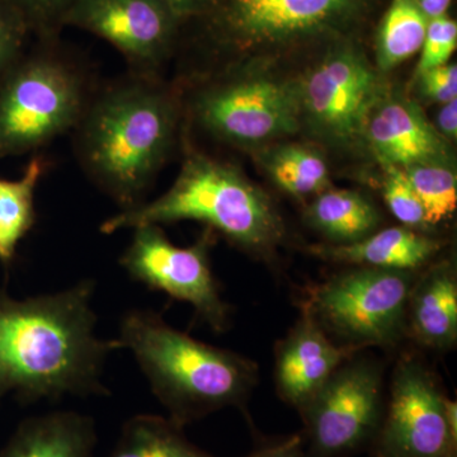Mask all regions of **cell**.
<instances>
[{
	"mask_svg": "<svg viewBox=\"0 0 457 457\" xmlns=\"http://www.w3.org/2000/svg\"><path fill=\"white\" fill-rule=\"evenodd\" d=\"M179 23L188 18L210 16L220 0H155Z\"/></svg>",
	"mask_w": 457,
	"mask_h": 457,
	"instance_id": "31",
	"label": "cell"
},
{
	"mask_svg": "<svg viewBox=\"0 0 457 457\" xmlns=\"http://www.w3.org/2000/svg\"><path fill=\"white\" fill-rule=\"evenodd\" d=\"M312 228L341 245H351L371 236L380 215L362 195L348 189H327L306 210Z\"/></svg>",
	"mask_w": 457,
	"mask_h": 457,
	"instance_id": "19",
	"label": "cell"
},
{
	"mask_svg": "<svg viewBox=\"0 0 457 457\" xmlns=\"http://www.w3.org/2000/svg\"><path fill=\"white\" fill-rule=\"evenodd\" d=\"M407 329L422 347L450 350L457 339V278L449 262L416 278L407 306Z\"/></svg>",
	"mask_w": 457,
	"mask_h": 457,
	"instance_id": "17",
	"label": "cell"
},
{
	"mask_svg": "<svg viewBox=\"0 0 457 457\" xmlns=\"http://www.w3.org/2000/svg\"><path fill=\"white\" fill-rule=\"evenodd\" d=\"M440 249L438 240L413 228L398 227L384 228L351 245L317 246L312 253L357 267L414 272Z\"/></svg>",
	"mask_w": 457,
	"mask_h": 457,
	"instance_id": "18",
	"label": "cell"
},
{
	"mask_svg": "<svg viewBox=\"0 0 457 457\" xmlns=\"http://www.w3.org/2000/svg\"><path fill=\"white\" fill-rule=\"evenodd\" d=\"M180 23L155 0H75L64 26L95 33L113 45L132 73L158 75Z\"/></svg>",
	"mask_w": 457,
	"mask_h": 457,
	"instance_id": "13",
	"label": "cell"
},
{
	"mask_svg": "<svg viewBox=\"0 0 457 457\" xmlns=\"http://www.w3.org/2000/svg\"><path fill=\"white\" fill-rule=\"evenodd\" d=\"M363 141L384 168L447 164L449 146L414 102L386 97L370 116Z\"/></svg>",
	"mask_w": 457,
	"mask_h": 457,
	"instance_id": "15",
	"label": "cell"
},
{
	"mask_svg": "<svg viewBox=\"0 0 457 457\" xmlns=\"http://www.w3.org/2000/svg\"><path fill=\"white\" fill-rule=\"evenodd\" d=\"M93 278L26 299L0 287V403H57L66 396H108L102 381L117 339L96 335Z\"/></svg>",
	"mask_w": 457,
	"mask_h": 457,
	"instance_id": "1",
	"label": "cell"
},
{
	"mask_svg": "<svg viewBox=\"0 0 457 457\" xmlns=\"http://www.w3.org/2000/svg\"><path fill=\"white\" fill-rule=\"evenodd\" d=\"M44 174V162L35 156L21 179H0V264H13L18 245L35 227V195Z\"/></svg>",
	"mask_w": 457,
	"mask_h": 457,
	"instance_id": "20",
	"label": "cell"
},
{
	"mask_svg": "<svg viewBox=\"0 0 457 457\" xmlns=\"http://www.w3.org/2000/svg\"><path fill=\"white\" fill-rule=\"evenodd\" d=\"M428 22L416 0H393L376 38L378 71H390L422 49Z\"/></svg>",
	"mask_w": 457,
	"mask_h": 457,
	"instance_id": "23",
	"label": "cell"
},
{
	"mask_svg": "<svg viewBox=\"0 0 457 457\" xmlns=\"http://www.w3.org/2000/svg\"><path fill=\"white\" fill-rule=\"evenodd\" d=\"M383 195L385 204L403 227L423 231L429 228L425 207L405 176L398 167L385 168Z\"/></svg>",
	"mask_w": 457,
	"mask_h": 457,
	"instance_id": "25",
	"label": "cell"
},
{
	"mask_svg": "<svg viewBox=\"0 0 457 457\" xmlns=\"http://www.w3.org/2000/svg\"><path fill=\"white\" fill-rule=\"evenodd\" d=\"M179 106L158 75L131 73L90 96L75 131L87 176L122 210L145 194L176 140Z\"/></svg>",
	"mask_w": 457,
	"mask_h": 457,
	"instance_id": "2",
	"label": "cell"
},
{
	"mask_svg": "<svg viewBox=\"0 0 457 457\" xmlns=\"http://www.w3.org/2000/svg\"><path fill=\"white\" fill-rule=\"evenodd\" d=\"M134 230L130 245L120 258L129 278L149 290L189 303L195 315L213 332L228 330L230 306L222 300L210 266L212 228L186 248L174 245L159 225H141Z\"/></svg>",
	"mask_w": 457,
	"mask_h": 457,
	"instance_id": "10",
	"label": "cell"
},
{
	"mask_svg": "<svg viewBox=\"0 0 457 457\" xmlns=\"http://www.w3.org/2000/svg\"><path fill=\"white\" fill-rule=\"evenodd\" d=\"M26 21L31 33L51 40L64 26L66 13L75 0H5Z\"/></svg>",
	"mask_w": 457,
	"mask_h": 457,
	"instance_id": "26",
	"label": "cell"
},
{
	"mask_svg": "<svg viewBox=\"0 0 457 457\" xmlns=\"http://www.w3.org/2000/svg\"><path fill=\"white\" fill-rule=\"evenodd\" d=\"M29 33L26 21L16 9L0 0V82L25 54Z\"/></svg>",
	"mask_w": 457,
	"mask_h": 457,
	"instance_id": "28",
	"label": "cell"
},
{
	"mask_svg": "<svg viewBox=\"0 0 457 457\" xmlns=\"http://www.w3.org/2000/svg\"><path fill=\"white\" fill-rule=\"evenodd\" d=\"M198 125L225 143L254 147L299 129L296 82L237 75L204 87L192 101Z\"/></svg>",
	"mask_w": 457,
	"mask_h": 457,
	"instance_id": "9",
	"label": "cell"
},
{
	"mask_svg": "<svg viewBox=\"0 0 457 457\" xmlns=\"http://www.w3.org/2000/svg\"><path fill=\"white\" fill-rule=\"evenodd\" d=\"M453 0H416L418 7L429 21L447 16Z\"/></svg>",
	"mask_w": 457,
	"mask_h": 457,
	"instance_id": "33",
	"label": "cell"
},
{
	"mask_svg": "<svg viewBox=\"0 0 457 457\" xmlns=\"http://www.w3.org/2000/svg\"><path fill=\"white\" fill-rule=\"evenodd\" d=\"M245 457H306L302 433L261 441Z\"/></svg>",
	"mask_w": 457,
	"mask_h": 457,
	"instance_id": "30",
	"label": "cell"
},
{
	"mask_svg": "<svg viewBox=\"0 0 457 457\" xmlns=\"http://www.w3.org/2000/svg\"><path fill=\"white\" fill-rule=\"evenodd\" d=\"M296 83L300 119L337 146L363 141L370 116L385 96L378 71L351 44L330 50Z\"/></svg>",
	"mask_w": 457,
	"mask_h": 457,
	"instance_id": "8",
	"label": "cell"
},
{
	"mask_svg": "<svg viewBox=\"0 0 457 457\" xmlns=\"http://www.w3.org/2000/svg\"><path fill=\"white\" fill-rule=\"evenodd\" d=\"M417 77L420 95L427 101L444 104L457 99L456 62H447L437 68L429 69Z\"/></svg>",
	"mask_w": 457,
	"mask_h": 457,
	"instance_id": "29",
	"label": "cell"
},
{
	"mask_svg": "<svg viewBox=\"0 0 457 457\" xmlns=\"http://www.w3.org/2000/svg\"><path fill=\"white\" fill-rule=\"evenodd\" d=\"M261 162L273 182L291 196L309 197L329 189L326 161L311 146H273L262 155Z\"/></svg>",
	"mask_w": 457,
	"mask_h": 457,
	"instance_id": "22",
	"label": "cell"
},
{
	"mask_svg": "<svg viewBox=\"0 0 457 457\" xmlns=\"http://www.w3.org/2000/svg\"><path fill=\"white\" fill-rule=\"evenodd\" d=\"M372 457H457V435L446 417L447 396L432 372L414 357L394 370Z\"/></svg>",
	"mask_w": 457,
	"mask_h": 457,
	"instance_id": "11",
	"label": "cell"
},
{
	"mask_svg": "<svg viewBox=\"0 0 457 457\" xmlns=\"http://www.w3.org/2000/svg\"><path fill=\"white\" fill-rule=\"evenodd\" d=\"M365 4L366 0H220L210 17L222 41L253 46L345 26Z\"/></svg>",
	"mask_w": 457,
	"mask_h": 457,
	"instance_id": "12",
	"label": "cell"
},
{
	"mask_svg": "<svg viewBox=\"0 0 457 457\" xmlns=\"http://www.w3.org/2000/svg\"><path fill=\"white\" fill-rule=\"evenodd\" d=\"M354 345H337L303 306L302 318L276 348V385L279 398L302 411L330 376L352 359Z\"/></svg>",
	"mask_w": 457,
	"mask_h": 457,
	"instance_id": "14",
	"label": "cell"
},
{
	"mask_svg": "<svg viewBox=\"0 0 457 457\" xmlns=\"http://www.w3.org/2000/svg\"><path fill=\"white\" fill-rule=\"evenodd\" d=\"M92 96L82 69L54 50L23 54L0 82V159L74 130Z\"/></svg>",
	"mask_w": 457,
	"mask_h": 457,
	"instance_id": "5",
	"label": "cell"
},
{
	"mask_svg": "<svg viewBox=\"0 0 457 457\" xmlns=\"http://www.w3.org/2000/svg\"><path fill=\"white\" fill-rule=\"evenodd\" d=\"M385 411L383 370L347 360L300 411L306 457H350L369 450Z\"/></svg>",
	"mask_w": 457,
	"mask_h": 457,
	"instance_id": "7",
	"label": "cell"
},
{
	"mask_svg": "<svg viewBox=\"0 0 457 457\" xmlns=\"http://www.w3.org/2000/svg\"><path fill=\"white\" fill-rule=\"evenodd\" d=\"M95 418L57 411L23 420L0 457H92L97 446Z\"/></svg>",
	"mask_w": 457,
	"mask_h": 457,
	"instance_id": "16",
	"label": "cell"
},
{
	"mask_svg": "<svg viewBox=\"0 0 457 457\" xmlns=\"http://www.w3.org/2000/svg\"><path fill=\"white\" fill-rule=\"evenodd\" d=\"M204 222L249 252L270 255L284 237V222L269 196L231 165L191 154L161 197L122 210L101 224L110 236L141 225Z\"/></svg>",
	"mask_w": 457,
	"mask_h": 457,
	"instance_id": "4",
	"label": "cell"
},
{
	"mask_svg": "<svg viewBox=\"0 0 457 457\" xmlns=\"http://www.w3.org/2000/svg\"><path fill=\"white\" fill-rule=\"evenodd\" d=\"M436 130L445 140L455 141L457 137V99L442 104L436 119Z\"/></svg>",
	"mask_w": 457,
	"mask_h": 457,
	"instance_id": "32",
	"label": "cell"
},
{
	"mask_svg": "<svg viewBox=\"0 0 457 457\" xmlns=\"http://www.w3.org/2000/svg\"><path fill=\"white\" fill-rule=\"evenodd\" d=\"M402 170L425 207L429 227L453 215L457 207V176L449 164H414Z\"/></svg>",
	"mask_w": 457,
	"mask_h": 457,
	"instance_id": "24",
	"label": "cell"
},
{
	"mask_svg": "<svg viewBox=\"0 0 457 457\" xmlns=\"http://www.w3.org/2000/svg\"><path fill=\"white\" fill-rule=\"evenodd\" d=\"M457 23L447 16L431 20L427 26L422 55L417 65V75L449 62L456 50Z\"/></svg>",
	"mask_w": 457,
	"mask_h": 457,
	"instance_id": "27",
	"label": "cell"
},
{
	"mask_svg": "<svg viewBox=\"0 0 457 457\" xmlns=\"http://www.w3.org/2000/svg\"><path fill=\"white\" fill-rule=\"evenodd\" d=\"M110 457H216L186 437L183 427L168 417L129 418Z\"/></svg>",
	"mask_w": 457,
	"mask_h": 457,
	"instance_id": "21",
	"label": "cell"
},
{
	"mask_svg": "<svg viewBox=\"0 0 457 457\" xmlns=\"http://www.w3.org/2000/svg\"><path fill=\"white\" fill-rule=\"evenodd\" d=\"M414 281L416 276L408 270L357 267L312 288L305 308L326 332L348 345L386 347L407 330Z\"/></svg>",
	"mask_w": 457,
	"mask_h": 457,
	"instance_id": "6",
	"label": "cell"
},
{
	"mask_svg": "<svg viewBox=\"0 0 457 457\" xmlns=\"http://www.w3.org/2000/svg\"><path fill=\"white\" fill-rule=\"evenodd\" d=\"M119 336L176 425L185 428L224 408L245 411L258 381L253 361L197 341L149 309L126 312Z\"/></svg>",
	"mask_w": 457,
	"mask_h": 457,
	"instance_id": "3",
	"label": "cell"
}]
</instances>
